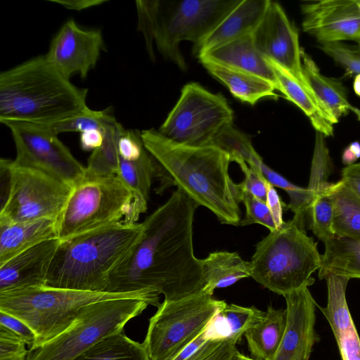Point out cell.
<instances>
[{
    "label": "cell",
    "instance_id": "cell-1",
    "mask_svg": "<svg viewBox=\"0 0 360 360\" xmlns=\"http://www.w3.org/2000/svg\"><path fill=\"white\" fill-rule=\"evenodd\" d=\"M198 205L177 188L143 221L142 236L112 274L105 292L146 291L166 300L200 292L205 285L202 259L194 255L193 235Z\"/></svg>",
    "mask_w": 360,
    "mask_h": 360
},
{
    "label": "cell",
    "instance_id": "cell-2",
    "mask_svg": "<svg viewBox=\"0 0 360 360\" xmlns=\"http://www.w3.org/2000/svg\"><path fill=\"white\" fill-rule=\"evenodd\" d=\"M145 148L158 162L162 186H176L198 206L210 210L221 224L239 226L238 184L229 172V155L214 146L175 143L153 129L141 131Z\"/></svg>",
    "mask_w": 360,
    "mask_h": 360
},
{
    "label": "cell",
    "instance_id": "cell-3",
    "mask_svg": "<svg viewBox=\"0 0 360 360\" xmlns=\"http://www.w3.org/2000/svg\"><path fill=\"white\" fill-rule=\"evenodd\" d=\"M87 92L38 56L1 72L0 121L52 124L89 110Z\"/></svg>",
    "mask_w": 360,
    "mask_h": 360
},
{
    "label": "cell",
    "instance_id": "cell-4",
    "mask_svg": "<svg viewBox=\"0 0 360 360\" xmlns=\"http://www.w3.org/2000/svg\"><path fill=\"white\" fill-rule=\"evenodd\" d=\"M143 232V222L120 221L60 240L44 286L105 292L111 276L132 252Z\"/></svg>",
    "mask_w": 360,
    "mask_h": 360
},
{
    "label": "cell",
    "instance_id": "cell-5",
    "mask_svg": "<svg viewBox=\"0 0 360 360\" xmlns=\"http://www.w3.org/2000/svg\"><path fill=\"white\" fill-rule=\"evenodd\" d=\"M241 0L136 1L138 28L143 34L150 57L153 44L165 58L182 71L187 65L179 45L189 41L195 46L233 9Z\"/></svg>",
    "mask_w": 360,
    "mask_h": 360
},
{
    "label": "cell",
    "instance_id": "cell-6",
    "mask_svg": "<svg viewBox=\"0 0 360 360\" xmlns=\"http://www.w3.org/2000/svg\"><path fill=\"white\" fill-rule=\"evenodd\" d=\"M124 297H141L157 307L160 304L159 295L146 291L117 293L43 286L0 293V311L18 317L33 330L37 337L34 348L70 327L85 306Z\"/></svg>",
    "mask_w": 360,
    "mask_h": 360
},
{
    "label": "cell",
    "instance_id": "cell-7",
    "mask_svg": "<svg viewBox=\"0 0 360 360\" xmlns=\"http://www.w3.org/2000/svg\"><path fill=\"white\" fill-rule=\"evenodd\" d=\"M141 214L131 191L117 175L86 169L72 186L57 220L58 238L68 239L120 221L136 223Z\"/></svg>",
    "mask_w": 360,
    "mask_h": 360
},
{
    "label": "cell",
    "instance_id": "cell-8",
    "mask_svg": "<svg viewBox=\"0 0 360 360\" xmlns=\"http://www.w3.org/2000/svg\"><path fill=\"white\" fill-rule=\"evenodd\" d=\"M251 277L283 296L313 284L311 274L321 266L317 243L290 220L270 231L256 245Z\"/></svg>",
    "mask_w": 360,
    "mask_h": 360
},
{
    "label": "cell",
    "instance_id": "cell-9",
    "mask_svg": "<svg viewBox=\"0 0 360 360\" xmlns=\"http://www.w3.org/2000/svg\"><path fill=\"white\" fill-rule=\"evenodd\" d=\"M149 301L124 297L96 302L85 306L66 330L52 340L29 349L26 360H73L104 337L124 330L140 315Z\"/></svg>",
    "mask_w": 360,
    "mask_h": 360
},
{
    "label": "cell",
    "instance_id": "cell-10",
    "mask_svg": "<svg viewBox=\"0 0 360 360\" xmlns=\"http://www.w3.org/2000/svg\"><path fill=\"white\" fill-rule=\"evenodd\" d=\"M227 304L201 290L160 303L142 342L151 360H171L196 339Z\"/></svg>",
    "mask_w": 360,
    "mask_h": 360
},
{
    "label": "cell",
    "instance_id": "cell-11",
    "mask_svg": "<svg viewBox=\"0 0 360 360\" xmlns=\"http://www.w3.org/2000/svg\"><path fill=\"white\" fill-rule=\"evenodd\" d=\"M233 110L225 97L197 82L185 84L158 131L168 139L190 146H211L214 137L233 124Z\"/></svg>",
    "mask_w": 360,
    "mask_h": 360
},
{
    "label": "cell",
    "instance_id": "cell-12",
    "mask_svg": "<svg viewBox=\"0 0 360 360\" xmlns=\"http://www.w3.org/2000/svg\"><path fill=\"white\" fill-rule=\"evenodd\" d=\"M72 186L39 170L16 166L12 168L8 198L0 207V224L58 220L70 195Z\"/></svg>",
    "mask_w": 360,
    "mask_h": 360
},
{
    "label": "cell",
    "instance_id": "cell-13",
    "mask_svg": "<svg viewBox=\"0 0 360 360\" xmlns=\"http://www.w3.org/2000/svg\"><path fill=\"white\" fill-rule=\"evenodd\" d=\"M15 143L14 165L39 170L70 186L86 172L70 150L48 124L5 121Z\"/></svg>",
    "mask_w": 360,
    "mask_h": 360
},
{
    "label": "cell",
    "instance_id": "cell-14",
    "mask_svg": "<svg viewBox=\"0 0 360 360\" xmlns=\"http://www.w3.org/2000/svg\"><path fill=\"white\" fill-rule=\"evenodd\" d=\"M252 37L265 58L287 70L313 94L303 72L298 32L280 4L270 1Z\"/></svg>",
    "mask_w": 360,
    "mask_h": 360
},
{
    "label": "cell",
    "instance_id": "cell-15",
    "mask_svg": "<svg viewBox=\"0 0 360 360\" xmlns=\"http://www.w3.org/2000/svg\"><path fill=\"white\" fill-rule=\"evenodd\" d=\"M103 46L101 30L82 29L70 19L52 39L45 57L65 77L79 75L85 79L96 67Z\"/></svg>",
    "mask_w": 360,
    "mask_h": 360
},
{
    "label": "cell",
    "instance_id": "cell-16",
    "mask_svg": "<svg viewBox=\"0 0 360 360\" xmlns=\"http://www.w3.org/2000/svg\"><path fill=\"white\" fill-rule=\"evenodd\" d=\"M303 30L320 43L360 39V11L355 0H325L301 5Z\"/></svg>",
    "mask_w": 360,
    "mask_h": 360
},
{
    "label": "cell",
    "instance_id": "cell-17",
    "mask_svg": "<svg viewBox=\"0 0 360 360\" xmlns=\"http://www.w3.org/2000/svg\"><path fill=\"white\" fill-rule=\"evenodd\" d=\"M283 297L285 328L274 360H309L314 345L319 340L315 330L316 303L308 287Z\"/></svg>",
    "mask_w": 360,
    "mask_h": 360
},
{
    "label": "cell",
    "instance_id": "cell-18",
    "mask_svg": "<svg viewBox=\"0 0 360 360\" xmlns=\"http://www.w3.org/2000/svg\"><path fill=\"white\" fill-rule=\"evenodd\" d=\"M60 239L40 243L0 264V293L45 285Z\"/></svg>",
    "mask_w": 360,
    "mask_h": 360
},
{
    "label": "cell",
    "instance_id": "cell-19",
    "mask_svg": "<svg viewBox=\"0 0 360 360\" xmlns=\"http://www.w3.org/2000/svg\"><path fill=\"white\" fill-rule=\"evenodd\" d=\"M270 0H241L207 37L193 46L197 57L245 35L254 32L262 20Z\"/></svg>",
    "mask_w": 360,
    "mask_h": 360
},
{
    "label": "cell",
    "instance_id": "cell-20",
    "mask_svg": "<svg viewBox=\"0 0 360 360\" xmlns=\"http://www.w3.org/2000/svg\"><path fill=\"white\" fill-rule=\"evenodd\" d=\"M231 69L248 72L278 86L274 71L253 40L252 34L245 35L208 51L198 58Z\"/></svg>",
    "mask_w": 360,
    "mask_h": 360
},
{
    "label": "cell",
    "instance_id": "cell-21",
    "mask_svg": "<svg viewBox=\"0 0 360 360\" xmlns=\"http://www.w3.org/2000/svg\"><path fill=\"white\" fill-rule=\"evenodd\" d=\"M58 238L57 221L41 219L0 224V264L47 240Z\"/></svg>",
    "mask_w": 360,
    "mask_h": 360
},
{
    "label": "cell",
    "instance_id": "cell-22",
    "mask_svg": "<svg viewBox=\"0 0 360 360\" xmlns=\"http://www.w3.org/2000/svg\"><path fill=\"white\" fill-rule=\"evenodd\" d=\"M304 77L322 110L334 124L351 109L347 91L338 80L323 75L313 59L301 51Z\"/></svg>",
    "mask_w": 360,
    "mask_h": 360
},
{
    "label": "cell",
    "instance_id": "cell-23",
    "mask_svg": "<svg viewBox=\"0 0 360 360\" xmlns=\"http://www.w3.org/2000/svg\"><path fill=\"white\" fill-rule=\"evenodd\" d=\"M205 70L223 83L241 102L254 105L260 99L276 98L275 86L258 76L231 69L206 60H199Z\"/></svg>",
    "mask_w": 360,
    "mask_h": 360
},
{
    "label": "cell",
    "instance_id": "cell-24",
    "mask_svg": "<svg viewBox=\"0 0 360 360\" xmlns=\"http://www.w3.org/2000/svg\"><path fill=\"white\" fill-rule=\"evenodd\" d=\"M266 60L274 71L278 90L304 112L316 131L325 136H332L333 124L322 110L314 94L287 70Z\"/></svg>",
    "mask_w": 360,
    "mask_h": 360
},
{
    "label": "cell",
    "instance_id": "cell-25",
    "mask_svg": "<svg viewBox=\"0 0 360 360\" xmlns=\"http://www.w3.org/2000/svg\"><path fill=\"white\" fill-rule=\"evenodd\" d=\"M286 323L285 310L269 306L263 316L244 334L255 360H274L282 341Z\"/></svg>",
    "mask_w": 360,
    "mask_h": 360
},
{
    "label": "cell",
    "instance_id": "cell-26",
    "mask_svg": "<svg viewBox=\"0 0 360 360\" xmlns=\"http://www.w3.org/2000/svg\"><path fill=\"white\" fill-rule=\"evenodd\" d=\"M205 285L202 290L212 295L217 288L230 286L251 277L252 264L236 252L217 251L202 259Z\"/></svg>",
    "mask_w": 360,
    "mask_h": 360
},
{
    "label": "cell",
    "instance_id": "cell-27",
    "mask_svg": "<svg viewBox=\"0 0 360 360\" xmlns=\"http://www.w3.org/2000/svg\"><path fill=\"white\" fill-rule=\"evenodd\" d=\"M319 278L328 274L360 278V240L335 236L324 242Z\"/></svg>",
    "mask_w": 360,
    "mask_h": 360
},
{
    "label": "cell",
    "instance_id": "cell-28",
    "mask_svg": "<svg viewBox=\"0 0 360 360\" xmlns=\"http://www.w3.org/2000/svg\"><path fill=\"white\" fill-rule=\"evenodd\" d=\"M328 193L333 204L335 236L360 240V196L342 179L331 183Z\"/></svg>",
    "mask_w": 360,
    "mask_h": 360
},
{
    "label": "cell",
    "instance_id": "cell-29",
    "mask_svg": "<svg viewBox=\"0 0 360 360\" xmlns=\"http://www.w3.org/2000/svg\"><path fill=\"white\" fill-rule=\"evenodd\" d=\"M73 360H151L143 343L129 338L124 330L108 335Z\"/></svg>",
    "mask_w": 360,
    "mask_h": 360
},
{
    "label": "cell",
    "instance_id": "cell-30",
    "mask_svg": "<svg viewBox=\"0 0 360 360\" xmlns=\"http://www.w3.org/2000/svg\"><path fill=\"white\" fill-rule=\"evenodd\" d=\"M102 130V144L92 151L86 169L95 174L117 175L120 161L118 143L125 129L110 112L103 122Z\"/></svg>",
    "mask_w": 360,
    "mask_h": 360
},
{
    "label": "cell",
    "instance_id": "cell-31",
    "mask_svg": "<svg viewBox=\"0 0 360 360\" xmlns=\"http://www.w3.org/2000/svg\"><path fill=\"white\" fill-rule=\"evenodd\" d=\"M158 162L146 149L141 158L134 161L120 159L117 176L134 195L141 212L147 210V202L152 184L156 174Z\"/></svg>",
    "mask_w": 360,
    "mask_h": 360
},
{
    "label": "cell",
    "instance_id": "cell-32",
    "mask_svg": "<svg viewBox=\"0 0 360 360\" xmlns=\"http://www.w3.org/2000/svg\"><path fill=\"white\" fill-rule=\"evenodd\" d=\"M325 279L328 288V302L320 309L327 319L336 342L355 328L346 300V289L349 278L328 274Z\"/></svg>",
    "mask_w": 360,
    "mask_h": 360
},
{
    "label": "cell",
    "instance_id": "cell-33",
    "mask_svg": "<svg viewBox=\"0 0 360 360\" xmlns=\"http://www.w3.org/2000/svg\"><path fill=\"white\" fill-rule=\"evenodd\" d=\"M211 146L226 152L229 155L231 162H236L239 166L246 163L249 167H255L262 160L250 139L236 129L233 124L223 129L214 137Z\"/></svg>",
    "mask_w": 360,
    "mask_h": 360
},
{
    "label": "cell",
    "instance_id": "cell-34",
    "mask_svg": "<svg viewBox=\"0 0 360 360\" xmlns=\"http://www.w3.org/2000/svg\"><path fill=\"white\" fill-rule=\"evenodd\" d=\"M332 161L325 141V136L316 131V138L308 186L306 187L310 202L331 183L328 179L332 174ZM310 204V203H309Z\"/></svg>",
    "mask_w": 360,
    "mask_h": 360
},
{
    "label": "cell",
    "instance_id": "cell-35",
    "mask_svg": "<svg viewBox=\"0 0 360 360\" xmlns=\"http://www.w3.org/2000/svg\"><path fill=\"white\" fill-rule=\"evenodd\" d=\"M328 188L314 198L307 214L309 229L323 243L335 236L333 227V204Z\"/></svg>",
    "mask_w": 360,
    "mask_h": 360
},
{
    "label": "cell",
    "instance_id": "cell-36",
    "mask_svg": "<svg viewBox=\"0 0 360 360\" xmlns=\"http://www.w3.org/2000/svg\"><path fill=\"white\" fill-rule=\"evenodd\" d=\"M220 314L228 333V338L237 344L245 333L260 319L264 311L255 307L227 304Z\"/></svg>",
    "mask_w": 360,
    "mask_h": 360
},
{
    "label": "cell",
    "instance_id": "cell-37",
    "mask_svg": "<svg viewBox=\"0 0 360 360\" xmlns=\"http://www.w3.org/2000/svg\"><path fill=\"white\" fill-rule=\"evenodd\" d=\"M110 108L103 110H93L89 109L68 119L48 124L57 134L62 132L84 131L92 129H102L103 122L111 112Z\"/></svg>",
    "mask_w": 360,
    "mask_h": 360
},
{
    "label": "cell",
    "instance_id": "cell-38",
    "mask_svg": "<svg viewBox=\"0 0 360 360\" xmlns=\"http://www.w3.org/2000/svg\"><path fill=\"white\" fill-rule=\"evenodd\" d=\"M239 201L245 207V215L241 219L240 226L259 224L266 227L270 231L277 229L269 209L266 203L249 193L241 190L239 186Z\"/></svg>",
    "mask_w": 360,
    "mask_h": 360
},
{
    "label": "cell",
    "instance_id": "cell-39",
    "mask_svg": "<svg viewBox=\"0 0 360 360\" xmlns=\"http://www.w3.org/2000/svg\"><path fill=\"white\" fill-rule=\"evenodd\" d=\"M229 339L208 340L188 360H235L240 353Z\"/></svg>",
    "mask_w": 360,
    "mask_h": 360
},
{
    "label": "cell",
    "instance_id": "cell-40",
    "mask_svg": "<svg viewBox=\"0 0 360 360\" xmlns=\"http://www.w3.org/2000/svg\"><path fill=\"white\" fill-rule=\"evenodd\" d=\"M321 49L345 68L347 75L360 74V54L340 42L321 43Z\"/></svg>",
    "mask_w": 360,
    "mask_h": 360
},
{
    "label": "cell",
    "instance_id": "cell-41",
    "mask_svg": "<svg viewBox=\"0 0 360 360\" xmlns=\"http://www.w3.org/2000/svg\"><path fill=\"white\" fill-rule=\"evenodd\" d=\"M26 345L20 338L0 326V360H26Z\"/></svg>",
    "mask_w": 360,
    "mask_h": 360
},
{
    "label": "cell",
    "instance_id": "cell-42",
    "mask_svg": "<svg viewBox=\"0 0 360 360\" xmlns=\"http://www.w3.org/2000/svg\"><path fill=\"white\" fill-rule=\"evenodd\" d=\"M146 150L138 130H126L121 136L118 143L120 159L126 161H134L141 158Z\"/></svg>",
    "mask_w": 360,
    "mask_h": 360
},
{
    "label": "cell",
    "instance_id": "cell-43",
    "mask_svg": "<svg viewBox=\"0 0 360 360\" xmlns=\"http://www.w3.org/2000/svg\"><path fill=\"white\" fill-rule=\"evenodd\" d=\"M244 173L245 179L238 186L241 190L248 192L254 197L266 202V179L257 169L250 167L248 164L240 166Z\"/></svg>",
    "mask_w": 360,
    "mask_h": 360
},
{
    "label": "cell",
    "instance_id": "cell-44",
    "mask_svg": "<svg viewBox=\"0 0 360 360\" xmlns=\"http://www.w3.org/2000/svg\"><path fill=\"white\" fill-rule=\"evenodd\" d=\"M0 326L20 338L29 349L35 346L37 337L33 330L23 321L8 313L0 311Z\"/></svg>",
    "mask_w": 360,
    "mask_h": 360
},
{
    "label": "cell",
    "instance_id": "cell-45",
    "mask_svg": "<svg viewBox=\"0 0 360 360\" xmlns=\"http://www.w3.org/2000/svg\"><path fill=\"white\" fill-rule=\"evenodd\" d=\"M342 360H360V338L356 327L337 341Z\"/></svg>",
    "mask_w": 360,
    "mask_h": 360
},
{
    "label": "cell",
    "instance_id": "cell-46",
    "mask_svg": "<svg viewBox=\"0 0 360 360\" xmlns=\"http://www.w3.org/2000/svg\"><path fill=\"white\" fill-rule=\"evenodd\" d=\"M266 203L269 209L276 228H280L283 224V212L288 206L282 201L275 187L266 181Z\"/></svg>",
    "mask_w": 360,
    "mask_h": 360
},
{
    "label": "cell",
    "instance_id": "cell-47",
    "mask_svg": "<svg viewBox=\"0 0 360 360\" xmlns=\"http://www.w3.org/2000/svg\"><path fill=\"white\" fill-rule=\"evenodd\" d=\"M13 160L9 159L1 158L0 161V200L1 206L2 207L6 202L9 195L11 179H12Z\"/></svg>",
    "mask_w": 360,
    "mask_h": 360
},
{
    "label": "cell",
    "instance_id": "cell-48",
    "mask_svg": "<svg viewBox=\"0 0 360 360\" xmlns=\"http://www.w3.org/2000/svg\"><path fill=\"white\" fill-rule=\"evenodd\" d=\"M103 140L102 129H92L80 133V146L85 151H94L98 148L101 146Z\"/></svg>",
    "mask_w": 360,
    "mask_h": 360
},
{
    "label": "cell",
    "instance_id": "cell-49",
    "mask_svg": "<svg viewBox=\"0 0 360 360\" xmlns=\"http://www.w3.org/2000/svg\"><path fill=\"white\" fill-rule=\"evenodd\" d=\"M360 196V169L354 164L342 170V179Z\"/></svg>",
    "mask_w": 360,
    "mask_h": 360
},
{
    "label": "cell",
    "instance_id": "cell-50",
    "mask_svg": "<svg viewBox=\"0 0 360 360\" xmlns=\"http://www.w3.org/2000/svg\"><path fill=\"white\" fill-rule=\"evenodd\" d=\"M50 1L62 5L63 7L75 11H82L90 7L101 5L106 0H50Z\"/></svg>",
    "mask_w": 360,
    "mask_h": 360
},
{
    "label": "cell",
    "instance_id": "cell-51",
    "mask_svg": "<svg viewBox=\"0 0 360 360\" xmlns=\"http://www.w3.org/2000/svg\"><path fill=\"white\" fill-rule=\"evenodd\" d=\"M360 158V143L354 141L342 152V161L347 166L352 165Z\"/></svg>",
    "mask_w": 360,
    "mask_h": 360
},
{
    "label": "cell",
    "instance_id": "cell-52",
    "mask_svg": "<svg viewBox=\"0 0 360 360\" xmlns=\"http://www.w3.org/2000/svg\"><path fill=\"white\" fill-rule=\"evenodd\" d=\"M353 89L355 94L358 96H360V74L355 75L353 82Z\"/></svg>",
    "mask_w": 360,
    "mask_h": 360
},
{
    "label": "cell",
    "instance_id": "cell-53",
    "mask_svg": "<svg viewBox=\"0 0 360 360\" xmlns=\"http://www.w3.org/2000/svg\"><path fill=\"white\" fill-rule=\"evenodd\" d=\"M235 360H255V359L250 358L248 356H246L244 354L240 353L238 354V356L236 358Z\"/></svg>",
    "mask_w": 360,
    "mask_h": 360
},
{
    "label": "cell",
    "instance_id": "cell-54",
    "mask_svg": "<svg viewBox=\"0 0 360 360\" xmlns=\"http://www.w3.org/2000/svg\"><path fill=\"white\" fill-rule=\"evenodd\" d=\"M350 110L353 111L354 114L356 115L357 119L360 120V110L356 107L352 106Z\"/></svg>",
    "mask_w": 360,
    "mask_h": 360
},
{
    "label": "cell",
    "instance_id": "cell-55",
    "mask_svg": "<svg viewBox=\"0 0 360 360\" xmlns=\"http://www.w3.org/2000/svg\"><path fill=\"white\" fill-rule=\"evenodd\" d=\"M357 44H358V47L356 49L357 51L360 54V39L356 41Z\"/></svg>",
    "mask_w": 360,
    "mask_h": 360
},
{
    "label": "cell",
    "instance_id": "cell-56",
    "mask_svg": "<svg viewBox=\"0 0 360 360\" xmlns=\"http://www.w3.org/2000/svg\"><path fill=\"white\" fill-rule=\"evenodd\" d=\"M355 1H356V4L360 11V0H355Z\"/></svg>",
    "mask_w": 360,
    "mask_h": 360
},
{
    "label": "cell",
    "instance_id": "cell-57",
    "mask_svg": "<svg viewBox=\"0 0 360 360\" xmlns=\"http://www.w3.org/2000/svg\"><path fill=\"white\" fill-rule=\"evenodd\" d=\"M354 165H355V166H356L358 169H360V167L358 165V164H357V163H356V164H354Z\"/></svg>",
    "mask_w": 360,
    "mask_h": 360
},
{
    "label": "cell",
    "instance_id": "cell-58",
    "mask_svg": "<svg viewBox=\"0 0 360 360\" xmlns=\"http://www.w3.org/2000/svg\"><path fill=\"white\" fill-rule=\"evenodd\" d=\"M360 163V162H359Z\"/></svg>",
    "mask_w": 360,
    "mask_h": 360
}]
</instances>
